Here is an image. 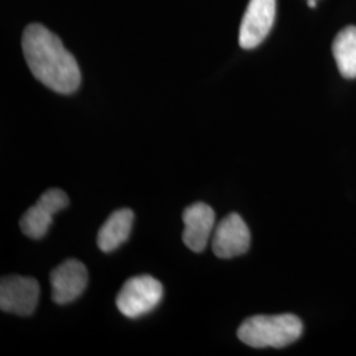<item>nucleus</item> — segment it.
Returning <instances> with one entry per match:
<instances>
[{"mask_svg":"<svg viewBox=\"0 0 356 356\" xmlns=\"http://www.w3.org/2000/svg\"><path fill=\"white\" fill-rule=\"evenodd\" d=\"M185 229L182 241L193 252H202L216 226L214 210L204 202L191 204L184 210Z\"/></svg>","mask_w":356,"mask_h":356,"instance_id":"obj_9","label":"nucleus"},{"mask_svg":"<svg viewBox=\"0 0 356 356\" xmlns=\"http://www.w3.org/2000/svg\"><path fill=\"white\" fill-rule=\"evenodd\" d=\"M23 53L32 74L48 89L73 94L81 85V70L63 41L41 24H31L23 33Z\"/></svg>","mask_w":356,"mask_h":356,"instance_id":"obj_1","label":"nucleus"},{"mask_svg":"<svg viewBox=\"0 0 356 356\" xmlns=\"http://www.w3.org/2000/svg\"><path fill=\"white\" fill-rule=\"evenodd\" d=\"M276 16V0H250L239 29L243 49L259 47L270 32Z\"/></svg>","mask_w":356,"mask_h":356,"instance_id":"obj_6","label":"nucleus"},{"mask_svg":"<svg viewBox=\"0 0 356 356\" xmlns=\"http://www.w3.org/2000/svg\"><path fill=\"white\" fill-rule=\"evenodd\" d=\"M163 284L152 276H135L124 282L116 296V306L127 318L136 319L151 313L161 302Z\"/></svg>","mask_w":356,"mask_h":356,"instance_id":"obj_3","label":"nucleus"},{"mask_svg":"<svg viewBox=\"0 0 356 356\" xmlns=\"http://www.w3.org/2000/svg\"><path fill=\"white\" fill-rule=\"evenodd\" d=\"M251 244V232L242 216L236 213L223 218L214 231L213 251L220 259H232L245 254Z\"/></svg>","mask_w":356,"mask_h":356,"instance_id":"obj_7","label":"nucleus"},{"mask_svg":"<svg viewBox=\"0 0 356 356\" xmlns=\"http://www.w3.org/2000/svg\"><path fill=\"white\" fill-rule=\"evenodd\" d=\"M69 204L66 193L60 189H49L42 193L36 204L29 207L20 220V229L28 238L41 239L45 236L53 222V216Z\"/></svg>","mask_w":356,"mask_h":356,"instance_id":"obj_4","label":"nucleus"},{"mask_svg":"<svg viewBox=\"0 0 356 356\" xmlns=\"http://www.w3.org/2000/svg\"><path fill=\"white\" fill-rule=\"evenodd\" d=\"M307 6L310 8H316L317 7V0H307Z\"/></svg>","mask_w":356,"mask_h":356,"instance_id":"obj_12","label":"nucleus"},{"mask_svg":"<svg viewBox=\"0 0 356 356\" xmlns=\"http://www.w3.org/2000/svg\"><path fill=\"white\" fill-rule=\"evenodd\" d=\"M40 285L33 277L7 276L0 282V309L22 317L31 316L38 302Z\"/></svg>","mask_w":356,"mask_h":356,"instance_id":"obj_5","label":"nucleus"},{"mask_svg":"<svg viewBox=\"0 0 356 356\" xmlns=\"http://www.w3.org/2000/svg\"><path fill=\"white\" fill-rule=\"evenodd\" d=\"M134 223V211L129 209L116 210L103 223L98 232V247L103 252H113L127 242Z\"/></svg>","mask_w":356,"mask_h":356,"instance_id":"obj_10","label":"nucleus"},{"mask_svg":"<svg viewBox=\"0 0 356 356\" xmlns=\"http://www.w3.org/2000/svg\"><path fill=\"white\" fill-rule=\"evenodd\" d=\"M332 54L344 78H356V26L342 29L332 42Z\"/></svg>","mask_w":356,"mask_h":356,"instance_id":"obj_11","label":"nucleus"},{"mask_svg":"<svg viewBox=\"0 0 356 356\" xmlns=\"http://www.w3.org/2000/svg\"><path fill=\"white\" fill-rule=\"evenodd\" d=\"M302 322L294 314L254 316L245 319L238 329L243 343L254 348H282L302 335Z\"/></svg>","mask_w":356,"mask_h":356,"instance_id":"obj_2","label":"nucleus"},{"mask_svg":"<svg viewBox=\"0 0 356 356\" xmlns=\"http://www.w3.org/2000/svg\"><path fill=\"white\" fill-rule=\"evenodd\" d=\"M88 281L89 273L83 263L76 259L66 260L51 270L53 301L58 305L73 302L86 289Z\"/></svg>","mask_w":356,"mask_h":356,"instance_id":"obj_8","label":"nucleus"}]
</instances>
